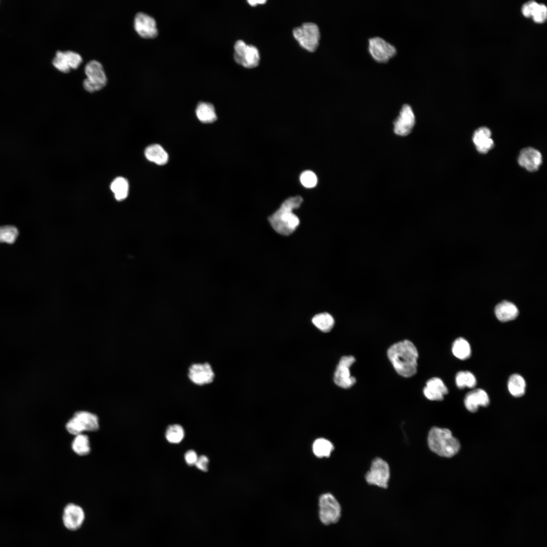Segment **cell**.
I'll return each instance as SVG.
<instances>
[{
	"mask_svg": "<svg viewBox=\"0 0 547 547\" xmlns=\"http://www.w3.org/2000/svg\"><path fill=\"white\" fill-rule=\"evenodd\" d=\"M387 357L396 372L404 377H410L417 372L418 353L410 340H404L390 346Z\"/></svg>",
	"mask_w": 547,
	"mask_h": 547,
	"instance_id": "cell-1",
	"label": "cell"
},
{
	"mask_svg": "<svg viewBox=\"0 0 547 547\" xmlns=\"http://www.w3.org/2000/svg\"><path fill=\"white\" fill-rule=\"evenodd\" d=\"M302 202L303 199L300 196L290 197L268 217L271 226L276 232L289 236L295 230L299 224V219L293 210L298 208Z\"/></svg>",
	"mask_w": 547,
	"mask_h": 547,
	"instance_id": "cell-2",
	"label": "cell"
},
{
	"mask_svg": "<svg viewBox=\"0 0 547 547\" xmlns=\"http://www.w3.org/2000/svg\"><path fill=\"white\" fill-rule=\"evenodd\" d=\"M427 443L433 452L446 457L455 455L460 447L458 440L452 436L449 429L438 427H433L430 429Z\"/></svg>",
	"mask_w": 547,
	"mask_h": 547,
	"instance_id": "cell-3",
	"label": "cell"
},
{
	"mask_svg": "<svg viewBox=\"0 0 547 547\" xmlns=\"http://www.w3.org/2000/svg\"><path fill=\"white\" fill-rule=\"evenodd\" d=\"M318 506L319 518L324 525L334 524L340 520L342 514L341 507L332 494L328 492L321 495Z\"/></svg>",
	"mask_w": 547,
	"mask_h": 547,
	"instance_id": "cell-4",
	"label": "cell"
},
{
	"mask_svg": "<svg viewBox=\"0 0 547 547\" xmlns=\"http://www.w3.org/2000/svg\"><path fill=\"white\" fill-rule=\"evenodd\" d=\"M87 78L83 81L85 90L93 93L101 90L106 85L107 79L102 64L95 60L89 61L85 67Z\"/></svg>",
	"mask_w": 547,
	"mask_h": 547,
	"instance_id": "cell-5",
	"label": "cell"
},
{
	"mask_svg": "<svg viewBox=\"0 0 547 547\" xmlns=\"http://www.w3.org/2000/svg\"><path fill=\"white\" fill-rule=\"evenodd\" d=\"M293 36L299 45L306 50L315 51L319 44L320 34L319 27L315 23L307 22L295 28Z\"/></svg>",
	"mask_w": 547,
	"mask_h": 547,
	"instance_id": "cell-6",
	"label": "cell"
},
{
	"mask_svg": "<svg viewBox=\"0 0 547 547\" xmlns=\"http://www.w3.org/2000/svg\"><path fill=\"white\" fill-rule=\"evenodd\" d=\"M67 431L77 435L84 431H95L99 428L98 417L87 411L76 412L66 425Z\"/></svg>",
	"mask_w": 547,
	"mask_h": 547,
	"instance_id": "cell-7",
	"label": "cell"
},
{
	"mask_svg": "<svg viewBox=\"0 0 547 547\" xmlns=\"http://www.w3.org/2000/svg\"><path fill=\"white\" fill-rule=\"evenodd\" d=\"M368 50L371 57L378 62H386L397 53L394 45L378 36L368 39Z\"/></svg>",
	"mask_w": 547,
	"mask_h": 547,
	"instance_id": "cell-8",
	"label": "cell"
},
{
	"mask_svg": "<svg viewBox=\"0 0 547 547\" xmlns=\"http://www.w3.org/2000/svg\"><path fill=\"white\" fill-rule=\"evenodd\" d=\"M389 477L388 463L383 459L377 457L372 461L370 468L365 475V480L370 485L385 489L388 486Z\"/></svg>",
	"mask_w": 547,
	"mask_h": 547,
	"instance_id": "cell-9",
	"label": "cell"
},
{
	"mask_svg": "<svg viewBox=\"0 0 547 547\" xmlns=\"http://www.w3.org/2000/svg\"><path fill=\"white\" fill-rule=\"evenodd\" d=\"M234 59L235 61L246 68L256 67L259 62L260 56L258 49L254 46L247 45L242 40H238L235 44Z\"/></svg>",
	"mask_w": 547,
	"mask_h": 547,
	"instance_id": "cell-10",
	"label": "cell"
},
{
	"mask_svg": "<svg viewBox=\"0 0 547 547\" xmlns=\"http://www.w3.org/2000/svg\"><path fill=\"white\" fill-rule=\"evenodd\" d=\"M355 361V358L352 356H343L340 359L334 374V381L337 385L343 388H348L356 383V379L351 375L349 370Z\"/></svg>",
	"mask_w": 547,
	"mask_h": 547,
	"instance_id": "cell-11",
	"label": "cell"
},
{
	"mask_svg": "<svg viewBox=\"0 0 547 547\" xmlns=\"http://www.w3.org/2000/svg\"><path fill=\"white\" fill-rule=\"evenodd\" d=\"M187 376L193 384L202 386L211 383L214 380L215 373L208 362L198 363L189 367Z\"/></svg>",
	"mask_w": 547,
	"mask_h": 547,
	"instance_id": "cell-12",
	"label": "cell"
},
{
	"mask_svg": "<svg viewBox=\"0 0 547 547\" xmlns=\"http://www.w3.org/2000/svg\"><path fill=\"white\" fill-rule=\"evenodd\" d=\"M83 61L82 56L72 51H57L53 59L54 66L63 73H68L71 69H76Z\"/></svg>",
	"mask_w": 547,
	"mask_h": 547,
	"instance_id": "cell-13",
	"label": "cell"
},
{
	"mask_svg": "<svg viewBox=\"0 0 547 547\" xmlns=\"http://www.w3.org/2000/svg\"><path fill=\"white\" fill-rule=\"evenodd\" d=\"M85 519L84 510L74 503L67 504L62 513V522L64 527L69 530L75 531L81 527Z\"/></svg>",
	"mask_w": 547,
	"mask_h": 547,
	"instance_id": "cell-14",
	"label": "cell"
},
{
	"mask_svg": "<svg viewBox=\"0 0 547 547\" xmlns=\"http://www.w3.org/2000/svg\"><path fill=\"white\" fill-rule=\"evenodd\" d=\"M415 122V117L411 106L405 104L394 122V132L398 135L406 136L411 132Z\"/></svg>",
	"mask_w": 547,
	"mask_h": 547,
	"instance_id": "cell-15",
	"label": "cell"
},
{
	"mask_svg": "<svg viewBox=\"0 0 547 547\" xmlns=\"http://www.w3.org/2000/svg\"><path fill=\"white\" fill-rule=\"evenodd\" d=\"M134 26L138 34L143 38H154L158 34L154 18L143 12H140L135 15Z\"/></svg>",
	"mask_w": 547,
	"mask_h": 547,
	"instance_id": "cell-16",
	"label": "cell"
},
{
	"mask_svg": "<svg viewBox=\"0 0 547 547\" xmlns=\"http://www.w3.org/2000/svg\"><path fill=\"white\" fill-rule=\"evenodd\" d=\"M518 163L528 171L534 172L539 169L542 163V156L540 152L534 148H525L520 152Z\"/></svg>",
	"mask_w": 547,
	"mask_h": 547,
	"instance_id": "cell-17",
	"label": "cell"
},
{
	"mask_svg": "<svg viewBox=\"0 0 547 547\" xmlns=\"http://www.w3.org/2000/svg\"><path fill=\"white\" fill-rule=\"evenodd\" d=\"M424 396L429 400L442 401L448 390L443 381L439 378L433 377L426 383L423 390Z\"/></svg>",
	"mask_w": 547,
	"mask_h": 547,
	"instance_id": "cell-18",
	"label": "cell"
},
{
	"mask_svg": "<svg viewBox=\"0 0 547 547\" xmlns=\"http://www.w3.org/2000/svg\"><path fill=\"white\" fill-rule=\"evenodd\" d=\"M464 405L471 412H476L479 406L487 407L490 403L487 393L481 388L476 389L468 392L465 396Z\"/></svg>",
	"mask_w": 547,
	"mask_h": 547,
	"instance_id": "cell-19",
	"label": "cell"
},
{
	"mask_svg": "<svg viewBox=\"0 0 547 547\" xmlns=\"http://www.w3.org/2000/svg\"><path fill=\"white\" fill-rule=\"evenodd\" d=\"M491 135L490 130L485 127H480L474 132L473 141L479 152L486 153L493 147L494 142Z\"/></svg>",
	"mask_w": 547,
	"mask_h": 547,
	"instance_id": "cell-20",
	"label": "cell"
},
{
	"mask_svg": "<svg viewBox=\"0 0 547 547\" xmlns=\"http://www.w3.org/2000/svg\"><path fill=\"white\" fill-rule=\"evenodd\" d=\"M494 312L497 319L502 322L515 320L519 313L516 305L506 300L498 303L495 307Z\"/></svg>",
	"mask_w": 547,
	"mask_h": 547,
	"instance_id": "cell-21",
	"label": "cell"
},
{
	"mask_svg": "<svg viewBox=\"0 0 547 547\" xmlns=\"http://www.w3.org/2000/svg\"><path fill=\"white\" fill-rule=\"evenodd\" d=\"M144 154L148 161L159 165L166 164L169 159L167 152L161 145L157 144L147 147Z\"/></svg>",
	"mask_w": 547,
	"mask_h": 547,
	"instance_id": "cell-22",
	"label": "cell"
},
{
	"mask_svg": "<svg viewBox=\"0 0 547 547\" xmlns=\"http://www.w3.org/2000/svg\"><path fill=\"white\" fill-rule=\"evenodd\" d=\"M198 119L203 123H211L217 119V115L214 106L207 102H200L196 110Z\"/></svg>",
	"mask_w": 547,
	"mask_h": 547,
	"instance_id": "cell-23",
	"label": "cell"
},
{
	"mask_svg": "<svg viewBox=\"0 0 547 547\" xmlns=\"http://www.w3.org/2000/svg\"><path fill=\"white\" fill-rule=\"evenodd\" d=\"M508 389L515 397H520L525 393L526 382L524 378L518 374H513L509 378Z\"/></svg>",
	"mask_w": 547,
	"mask_h": 547,
	"instance_id": "cell-24",
	"label": "cell"
},
{
	"mask_svg": "<svg viewBox=\"0 0 547 547\" xmlns=\"http://www.w3.org/2000/svg\"><path fill=\"white\" fill-rule=\"evenodd\" d=\"M312 448L314 454L319 458L329 457L334 450L333 444L323 438L317 439L314 442Z\"/></svg>",
	"mask_w": 547,
	"mask_h": 547,
	"instance_id": "cell-25",
	"label": "cell"
},
{
	"mask_svg": "<svg viewBox=\"0 0 547 547\" xmlns=\"http://www.w3.org/2000/svg\"><path fill=\"white\" fill-rule=\"evenodd\" d=\"M452 351L457 358L464 360L471 356V348L469 343L462 337L457 338L453 343Z\"/></svg>",
	"mask_w": 547,
	"mask_h": 547,
	"instance_id": "cell-26",
	"label": "cell"
},
{
	"mask_svg": "<svg viewBox=\"0 0 547 547\" xmlns=\"http://www.w3.org/2000/svg\"><path fill=\"white\" fill-rule=\"evenodd\" d=\"M110 189L118 201L125 199L129 192V184L126 179L122 177L115 178L110 185Z\"/></svg>",
	"mask_w": 547,
	"mask_h": 547,
	"instance_id": "cell-27",
	"label": "cell"
},
{
	"mask_svg": "<svg viewBox=\"0 0 547 547\" xmlns=\"http://www.w3.org/2000/svg\"><path fill=\"white\" fill-rule=\"evenodd\" d=\"M314 325L323 332L330 331L334 325V319L327 312H323L315 315L312 319Z\"/></svg>",
	"mask_w": 547,
	"mask_h": 547,
	"instance_id": "cell-28",
	"label": "cell"
},
{
	"mask_svg": "<svg viewBox=\"0 0 547 547\" xmlns=\"http://www.w3.org/2000/svg\"><path fill=\"white\" fill-rule=\"evenodd\" d=\"M72 448L79 455L88 454L90 451L88 437L82 434L76 435L72 443Z\"/></svg>",
	"mask_w": 547,
	"mask_h": 547,
	"instance_id": "cell-29",
	"label": "cell"
},
{
	"mask_svg": "<svg viewBox=\"0 0 547 547\" xmlns=\"http://www.w3.org/2000/svg\"><path fill=\"white\" fill-rule=\"evenodd\" d=\"M455 383L458 388L463 389L465 387H474L477 380L474 375L470 371H459L455 376Z\"/></svg>",
	"mask_w": 547,
	"mask_h": 547,
	"instance_id": "cell-30",
	"label": "cell"
},
{
	"mask_svg": "<svg viewBox=\"0 0 547 547\" xmlns=\"http://www.w3.org/2000/svg\"><path fill=\"white\" fill-rule=\"evenodd\" d=\"M184 432L183 427L179 424L170 425L166 432L167 441L173 444L180 443L183 439Z\"/></svg>",
	"mask_w": 547,
	"mask_h": 547,
	"instance_id": "cell-31",
	"label": "cell"
},
{
	"mask_svg": "<svg viewBox=\"0 0 547 547\" xmlns=\"http://www.w3.org/2000/svg\"><path fill=\"white\" fill-rule=\"evenodd\" d=\"M18 234V230L14 226H0V243L12 244L15 242Z\"/></svg>",
	"mask_w": 547,
	"mask_h": 547,
	"instance_id": "cell-32",
	"label": "cell"
},
{
	"mask_svg": "<svg viewBox=\"0 0 547 547\" xmlns=\"http://www.w3.org/2000/svg\"><path fill=\"white\" fill-rule=\"evenodd\" d=\"M300 180L302 185L306 188L314 187L317 183L316 175L309 170L305 171L301 174Z\"/></svg>",
	"mask_w": 547,
	"mask_h": 547,
	"instance_id": "cell-33",
	"label": "cell"
},
{
	"mask_svg": "<svg viewBox=\"0 0 547 547\" xmlns=\"http://www.w3.org/2000/svg\"><path fill=\"white\" fill-rule=\"evenodd\" d=\"M533 20L537 23L544 22L547 17V8L543 4H539L532 16Z\"/></svg>",
	"mask_w": 547,
	"mask_h": 547,
	"instance_id": "cell-34",
	"label": "cell"
},
{
	"mask_svg": "<svg viewBox=\"0 0 547 547\" xmlns=\"http://www.w3.org/2000/svg\"><path fill=\"white\" fill-rule=\"evenodd\" d=\"M539 4L534 1H530L525 4L522 8L523 15L526 17H531L534 14Z\"/></svg>",
	"mask_w": 547,
	"mask_h": 547,
	"instance_id": "cell-35",
	"label": "cell"
},
{
	"mask_svg": "<svg viewBox=\"0 0 547 547\" xmlns=\"http://www.w3.org/2000/svg\"><path fill=\"white\" fill-rule=\"evenodd\" d=\"M208 463L209 459L208 457L205 455H201L198 458L194 465L200 470L207 472L208 471Z\"/></svg>",
	"mask_w": 547,
	"mask_h": 547,
	"instance_id": "cell-36",
	"label": "cell"
},
{
	"mask_svg": "<svg viewBox=\"0 0 547 547\" xmlns=\"http://www.w3.org/2000/svg\"><path fill=\"white\" fill-rule=\"evenodd\" d=\"M198 458L196 452L192 450L187 451L184 455L185 461L189 465H194Z\"/></svg>",
	"mask_w": 547,
	"mask_h": 547,
	"instance_id": "cell-37",
	"label": "cell"
},
{
	"mask_svg": "<svg viewBox=\"0 0 547 547\" xmlns=\"http://www.w3.org/2000/svg\"><path fill=\"white\" fill-rule=\"evenodd\" d=\"M266 2V1H265V0H263V1H257V0L248 1V2L249 3V4L250 5L252 6H255L257 4H263L265 3Z\"/></svg>",
	"mask_w": 547,
	"mask_h": 547,
	"instance_id": "cell-38",
	"label": "cell"
}]
</instances>
